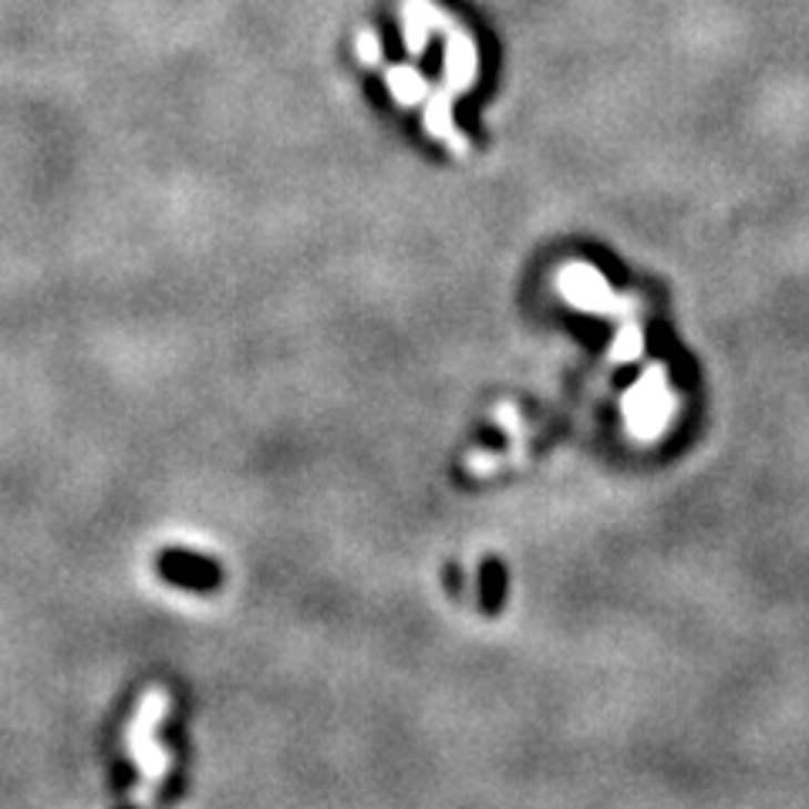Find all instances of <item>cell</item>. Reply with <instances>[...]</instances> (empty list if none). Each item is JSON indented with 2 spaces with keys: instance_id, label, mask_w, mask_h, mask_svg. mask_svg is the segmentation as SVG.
<instances>
[{
  "instance_id": "obj_1",
  "label": "cell",
  "mask_w": 809,
  "mask_h": 809,
  "mask_svg": "<svg viewBox=\"0 0 809 809\" xmlns=\"http://www.w3.org/2000/svg\"><path fill=\"white\" fill-rule=\"evenodd\" d=\"M166 711H170V695L166 692H149V698L142 702V708L132 721V736H129L132 759L139 762L149 789L158 786V779L166 776V766H170L166 749L155 743V725L166 718ZM149 789H145V799H149Z\"/></svg>"
}]
</instances>
